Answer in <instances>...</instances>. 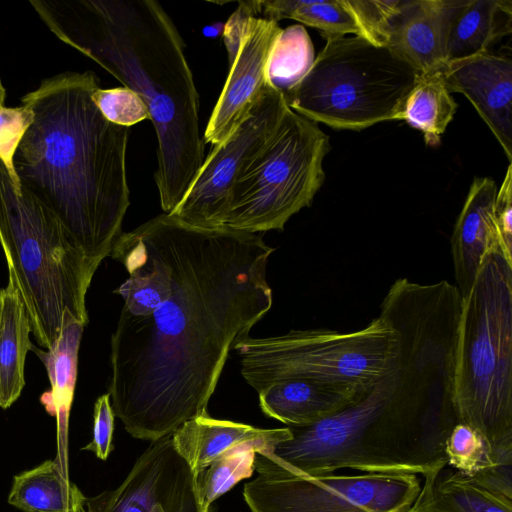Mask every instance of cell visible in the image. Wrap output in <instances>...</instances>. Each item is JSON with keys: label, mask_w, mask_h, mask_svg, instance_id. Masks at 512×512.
Listing matches in <instances>:
<instances>
[{"label": "cell", "mask_w": 512, "mask_h": 512, "mask_svg": "<svg viewBox=\"0 0 512 512\" xmlns=\"http://www.w3.org/2000/svg\"><path fill=\"white\" fill-rule=\"evenodd\" d=\"M140 228L162 290L146 315L120 314L108 393L125 430L152 442L207 415L230 351L272 306L266 268L274 249L257 233L165 213Z\"/></svg>", "instance_id": "obj_1"}, {"label": "cell", "mask_w": 512, "mask_h": 512, "mask_svg": "<svg viewBox=\"0 0 512 512\" xmlns=\"http://www.w3.org/2000/svg\"><path fill=\"white\" fill-rule=\"evenodd\" d=\"M462 299L445 280H396L379 315L397 332V366L332 416L287 426L290 438L263 455L306 476L344 468L426 476L447 465L446 441L459 423L453 395Z\"/></svg>", "instance_id": "obj_2"}, {"label": "cell", "mask_w": 512, "mask_h": 512, "mask_svg": "<svg viewBox=\"0 0 512 512\" xmlns=\"http://www.w3.org/2000/svg\"><path fill=\"white\" fill-rule=\"evenodd\" d=\"M62 42L138 94L157 137L154 180L170 214L203 161L199 94L173 20L156 0H31Z\"/></svg>", "instance_id": "obj_3"}, {"label": "cell", "mask_w": 512, "mask_h": 512, "mask_svg": "<svg viewBox=\"0 0 512 512\" xmlns=\"http://www.w3.org/2000/svg\"><path fill=\"white\" fill-rule=\"evenodd\" d=\"M92 71L42 80L21 98L33 121L13 158L21 188L63 225L100 265L123 233L130 204L126 151L130 128L109 122L92 100Z\"/></svg>", "instance_id": "obj_4"}, {"label": "cell", "mask_w": 512, "mask_h": 512, "mask_svg": "<svg viewBox=\"0 0 512 512\" xmlns=\"http://www.w3.org/2000/svg\"><path fill=\"white\" fill-rule=\"evenodd\" d=\"M0 244L23 297L32 332L50 349L69 320L88 324L86 294L99 264L0 160Z\"/></svg>", "instance_id": "obj_5"}, {"label": "cell", "mask_w": 512, "mask_h": 512, "mask_svg": "<svg viewBox=\"0 0 512 512\" xmlns=\"http://www.w3.org/2000/svg\"><path fill=\"white\" fill-rule=\"evenodd\" d=\"M453 400L492 452L512 448V262L500 252L485 256L462 299Z\"/></svg>", "instance_id": "obj_6"}, {"label": "cell", "mask_w": 512, "mask_h": 512, "mask_svg": "<svg viewBox=\"0 0 512 512\" xmlns=\"http://www.w3.org/2000/svg\"><path fill=\"white\" fill-rule=\"evenodd\" d=\"M419 75L387 46L355 35L336 37L284 99L316 123L360 131L395 120Z\"/></svg>", "instance_id": "obj_7"}, {"label": "cell", "mask_w": 512, "mask_h": 512, "mask_svg": "<svg viewBox=\"0 0 512 512\" xmlns=\"http://www.w3.org/2000/svg\"><path fill=\"white\" fill-rule=\"evenodd\" d=\"M234 350L241 374L258 393L286 379H311L368 389L397 366L398 335L388 320L374 318L353 332L291 330L248 337Z\"/></svg>", "instance_id": "obj_8"}, {"label": "cell", "mask_w": 512, "mask_h": 512, "mask_svg": "<svg viewBox=\"0 0 512 512\" xmlns=\"http://www.w3.org/2000/svg\"><path fill=\"white\" fill-rule=\"evenodd\" d=\"M329 137L287 109L279 126L234 185L223 227L249 233L283 230L321 188Z\"/></svg>", "instance_id": "obj_9"}, {"label": "cell", "mask_w": 512, "mask_h": 512, "mask_svg": "<svg viewBox=\"0 0 512 512\" xmlns=\"http://www.w3.org/2000/svg\"><path fill=\"white\" fill-rule=\"evenodd\" d=\"M254 467L243 490L251 512H408L421 487L407 473L300 475L260 453Z\"/></svg>", "instance_id": "obj_10"}, {"label": "cell", "mask_w": 512, "mask_h": 512, "mask_svg": "<svg viewBox=\"0 0 512 512\" xmlns=\"http://www.w3.org/2000/svg\"><path fill=\"white\" fill-rule=\"evenodd\" d=\"M288 105L269 84L234 133L214 145L186 194L170 213L202 228L223 227L231 194L239 177L273 135Z\"/></svg>", "instance_id": "obj_11"}, {"label": "cell", "mask_w": 512, "mask_h": 512, "mask_svg": "<svg viewBox=\"0 0 512 512\" xmlns=\"http://www.w3.org/2000/svg\"><path fill=\"white\" fill-rule=\"evenodd\" d=\"M195 473L176 450L172 433L154 440L114 490L86 497L82 512H208Z\"/></svg>", "instance_id": "obj_12"}, {"label": "cell", "mask_w": 512, "mask_h": 512, "mask_svg": "<svg viewBox=\"0 0 512 512\" xmlns=\"http://www.w3.org/2000/svg\"><path fill=\"white\" fill-rule=\"evenodd\" d=\"M282 28L278 22L251 16L237 54L206 126L203 141L218 145L227 140L248 116L265 88L267 62Z\"/></svg>", "instance_id": "obj_13"}, {"label": "cell", "mask_w": 512, "mask_h": 512, "mask_svg": "<svg viewBox=\"0 0 512 512\" xmlns=\"http://www.w3.org/2000/svg\"><path fill=\"white\" fill-rule=\"evenodd\" d=\"M450 93L464 94L512 161V61L490 52L448 63L442 71Z\"/></svg>", "instance_id": "obj_14"}, {"label": "cell", "mask_w": 512, "mask_h": 512, "mask_svg": "<svg viewBox=\"0 0 512 512\" xmlns=\"http://www.w3.org/2000/svg\"><path fill=\"white\" fill-rule=\"evenodd\" d=\"M457 1L401 0L390 21L387 47L419 74L446 67L445 39Z\"/></svg>", "instance_id": "obj_15"}, {"label": "cell", "mask_w": 512, "mask_h": 512, "mask_svg": "<svg viewBox=\"0 0 512 512\" xmlns=\"http://www.w3.org/2000/svg\"><path fill=\"white\" fill-rule=\"evenodd\" d=\"M497 189L492 179L475 177L453 229L454 277L463 297L469 293L485 256L503 254L493 218Z\"/></svg>", "instance_id": "obj_16"}, {"label": "cell", "mask_w": 512, "mask_h": 512, "mask_svg": "<svg viewBox=\"0 0 512 512\" xmlns=\"http://www.w3.org/2000/svg\"><path fill=\"white\" fill-rule=\"evenodd\" d=\"M368 389L311 379H286L260 391L259 405L266 416L287 426H310L337 413Z\"/></svg>", "instance_id": "obj_17"}, {"label": "cell", "mask_w": 512, "mask_h": 512, "mask_svg": "<svg viewBox=\"0 0 512 512\" xmlns=\"http://www.w3.org/2000/svg\"><path fill=\"white\" fill-rule=\"evenodd\" d=\"M288 427L261 429L207 415L182 424L172 433L176 450L188 462L194 473L208 466L222 454L247 443H254L266 454L276 443L290 438Z\"/></svg>", "instance_id": "obj_18"}, {"label": "cell", "mask_w": 512, "mask_h": 512, "mask_svg": "<svg viewBox=\"0 0 512 512\" xmlns=\"http://www.w3.org/2000/svg\"><path fill=\"white\" fill-rule=\"evenodd\" d=\"M511 21L509 0L457 1L446 31V63L490 52L495 42L510 34Z\"/></svg>", "instance_id": "obj_19"}, {"label": "cell", "mask_w": 512, "mask_h": 512, "mask_svg": "<svg viewBox=\"0 0 512 512\" xmlns=\"http://www.w3.org/2000/svg\"><path fill=\"white\" fill-rule=\"evenodd\" d=\"M0 290V408H9L25 386V360L32 349L30 318L12 270Z\"/></svg>", "instance_id": "obj_20"}, {"label": "cell", "mask_w": 512, "mask_h": 512, "mask_svg": "<svg viewBox=\"0 0 512 512\" xmlns=\"http://www.w3.org/2000/svg\"><path fill=\"white\" fill-rule=\"evenodd\" d=\"M424 478L408 512H512V500L492 493L448 465Z\"/></svg>", "instance_id": "obj_21"}, {"label": "cell", "mask_w": 512, "mask_h": 512, "mask_svg": "<svg viewBox=\"0 0 512 512\" xmlns=\"http://www.w3.org/2000/svg\"><path fill=\"white\" fill-rule=\"evenodd\" d=\"M86 497L57 460L14 476L8 503L23 512H82Z\"/></svg>", "instance_id": "obj_22"}, {"label": "cell", "mask_w": 512, "mask_h": 512, "mask_svg": "<svg viewBox=\"0 0 512 512\" xmlns=\"http://www.w3.org/2000/svg\"><path fill=\"white\" fill-rule=\"evenodd\" d=\"M84 327L76 320H69L50 349L42 350L34 345L31 349L43 362L51 385V389L40 396V402L46 412L56 418L58 431L63 436L67 432L74 398L78 352Z\"/></svg>", "instance_id": "obj_23"}, {"label": "cell", "mask_w": 512, "mask_h": 512, "mask_svg": "<svg viewBox=\"0 0 512 512\" xmlns=\"http://www.w3.org/2000/svg\"><path fill=\"white\" fill-rule=\"evenodd\" d=\"M457 107L442 72L420 74L395 120H404L423 133L427 145L437 146Z\"/></svg>", "instance_id": "obj_24"}, {"label": "cell", "mask_w": 512, "mask_h": 512, "mask_svg": "<svg viewBox=\"0 0 512 512\" xmlns=\"http://www.w3.org/2000/svg\"><path fill=\"white\" fill-rule=\"evenodd\" d=\"M258 17L278 22L292 19L316 28L326 39L352 34L361 37L359 27L344 0H264L257 1Z\"/></svg>", "instance_id": "obj_25"}, {"label": "cell", "mask_w": 512, "mask_h": 512, "mask_svg": "<svg viewBox=\"0 0 512 512\" xmlns=\"http://www.w3.org/2000/svg\"><path fill=\"white\" fill-rule=\"evenodd\" d=\"M314 60V46L303 25L282 29L268 57V84L284 96L308 73Z\"/></svg>", "instance_id": "obj_26"}, {"label": "cell", "mask_w": 512, "mask_h": 512, "mask_svg": "<svg viewBox=\"0 0 512 512\" xmlns=\"http://www.w3.org/2000/svg\"><path fill=\"white\" fill-rule=\"evenodd\" d=\"M262 448L254 443L238 446L214 459L208 466L195 473L199 499L209 510L210 504L255 471L256 453Z\"/></svg>", "instance_id": "obj_27"}, {"label": "cell", "mask_w": 512, "mask_h": 512, "mask_svg": "<svg viewBox=\"0 0 512 512\" xmlns=\"http://www.w3.org/2000/svg\"><path fill=\"white\" fill-rule=\"evenodd\" d=\"M501 451L492 452L484 437L463 423L453 427L445 447L447 465L467 476L491 465Z\"/></svg>", "instance_id": "obj_28"}, {"label": "cell", "mask_w": 512, "mask_h": 512, "mask_svg": "<svg viewBox=\"0 0 512 512\" xmlns=\"http://www.w3.org/2000/svg\"><path fill=\"white\" fill-rule=\"evenodd\" d=\"M92 100L111 123L128 127L144 120H150L148 109L137 93L127 87L98 88Z\"/></svg>", "instance_id": "obj_29"}, {"label": "cell", "mask_w": 512, "mask_h": 512, "mask_svg": "<svg viewBox=\"0 0 512 512\" xmlns=\"http://www.w3.org/2000/svg\"><path fill=\"white\" fill-rule=\"evenodd\" d=\"M359 27L361 37L377 46H387L390 21L401 0H344Z\"/></svg>", "instance_id": "obj_30"}, {"label": "cell", "mask_w": 512, "mask_h": 512, "mask_svg": "<svg viewBox=\"0 0 512 512\" xmlns=\"http://www.w3.org/2000/svg\"><path fill=\"white\" fill-rule=\"evenodd\" d=\"M32 121L33 112L27 105L5 107L4 104H0V160L19 191L21 185L14 170L13 158Z\"/></svg>", "instance_id": "obj_31"}, {"label": "cell", "mask_w": 512, "mask_h": 512, "mask_svg": "<svg viewBox=\"0 0 512 512\" xmlns=\"http://www.w3.org/2000/svg\"><path fill=\"white\" fill-rule=\"evenodd\" d=\"M114 418L109 393L101 395L94 405L92 439L82 449L93 452L101 460H106L113 449Z\"/></svg>", "instance_id": "obj_32"}, {"label": "cell", "mask_w": 512, "mask_h": 512, "mask_svg": "<svg viewBox=\"0 0 512 512\" xmlns=\"http://www.w3.org/2000/svg\"><path fill=\"white\" fill-rule=\"evenodd\" d=\"M493 218L502 253L512 262V166L509 164L504 180L497 189Z\"/></svg>", "instance_id": "obj_33"}, {"label": "cell", "mask_w": 512, "mask_h": 512, "mask_svg": "<svg viewBox=\"0 0 512 512\" xmlns=\"http://www.w3.org/2000/svg\"><path fill=\"white\" fill-rule=\"evenodd\" d=\"M469 477L492 493L512 500V448L499 452L491 465Z\"/></svg>", "instance_id": "obj_34"}, {"label": "cell", "mask_w": 512, "mask_h": 512, "mask_svg": "<svg viewBox=\"0 0 512 512\" xmlns=\"http://www.w3.org/2000/svg\"><path fill=\"white\" fill-rule=\"evenodd\" d=\"M237 9L232 13L224 28V43L228 53L229 64L237 54L248 19L258 17L257 1H239Z\"/></svg>", "instance_id": "obj_35"}, {"label": "cell", "mask_w": 512, "mask_h": 512, "mask_svg": "<svg viewBox=\"0 0 512 512\" xmlns=\"http://www.w3.org/2000/svg\"><path fill=\"white\" fill-rule=\"evenodd\" d=\"M6 98V90L3 86L2 80L0 78V104H4Z\"/></svg>", "instance_id": "obj_36"}]
</instances>
